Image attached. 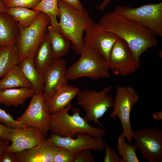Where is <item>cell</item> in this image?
Listing matches in <instances>:
<instances>
[{
	"label": "cell",
	"mask_w": 162,
	"mask_h": 162,
	"mask_svg": "<svg viewBox=\"0 0 162 162\" xmlns=\"http://www.w3.org/2000/svg\"><path fill=\"white\" fill-rule=\"evenodd\" d=\"M3 2V1H4V0H1Z\"/></svg>",
	"instance_id": "obj_40"
},
{
	"label": "cell",
	"mask_w": 162,
	"mask_h": 162,
	"mask_svg": "<svg viewBox=\"0 0 162 162\" xmlns=\"http://www.w3.org/2000/svg\"><path fill=\"white\" fill-rule=\"evenodd\" d=\"M60 148L49 144L46 140L32 148L14 153L17 162H53L56 152Z\"/></svg>",
	"instance_id": "obj_16"
},
{
	"label": "cell",
	"mask_w": 162,
	"mask_h": 162,
	"mask_svg": "<svg viewBox=\"0 0 162 162\" xmlns=\"http://www.w3.org/2000/svg\"><path fill=\"white\" fill-rule=\"evenodd\" d=\"M8 8L4 5L3 2L0 0V12H6Z\"/></svg>",
	"instance_id": "obj_39"
},
{
	"label": "cell",
	"mask_w": 162,
	"mask_h": 162,
	"mask_svg": "<svg viewBox=\"0 0 162 162\" xmlns=\"http://www.w3.org/2000/svg\"><path fill=\"white\" fill-rule=\"evenodd\" d=\"M72 107L70 104L60 111L50 115V130L51 134L72 138H75L76 134L79 132L86 133L98 138L102 137L106 134V129L88 124L80 116L78 109L73 110L72 115L69 114L68 111Z\"/></svg>",
	"instance_id": "obj_3"
},
{
	"label": "cell",
	"mask_w": 162,
	"mask_h": 162,
	"mask_svg": "<svg viewBox=\"0 0 162 162\" xmlns=\"http://www.w3.org/2000/svg\"><path fill=\"white\" fill-rule=\"evenodd\" d=\"M75 136V139L64 137L51 134L46 140L49 144L69 150L76 157L86 149L100 151L105 149V141L102 137H95L82 132L77 133Z\"/></svg>",
	"instance_id": "obj_11"
},
{
	"label": "cell",
	"mask_w": 162,
	"mask_h": 162,
	"mask_svg": "<svg viewBox=\"0 0 162 162\" xmlns=\"http://www.w3.org/2000/svg\"><path fill=\"white\" fill-rule=\"evenodd\" d=\"M90 149L81 152L77 156L74 162H94V156Z\"/></svg>",
	"instance_id": "obj_32"
},
{
	"label": "cell",
	"mask_w": 162,
	"mask_h": 162,
	"mask_svg": "<svg viewBox=\"0 0 162 162\" xmlns=\"http://www.w3.org/2000/svg\"><path fill=\"white\" fill-rule=\"evenodd\" d=\"M113 109L110 115L114 119L118 117L122 129V134L129 143L132 142L134 131L130 122V114L133 107L140 100L139 96L135 90L129 86H119L116 88Z\"/></svg>",
	"instance_id": "obj_8"
},
{
	"label": "cell",
	"mask_w": 162,
	"mask_h": 162,
	"mask_svg": "<svg viewBox=\"0 0 162 162\" xmlns=\"http://www.w3.org/2000/svg\"><path fill=\"white\" fill-rule=\"evenodd\" d=\"M18 87L32 88L22 72L19 65L14 66L0 80V90Z\"/></svg>",
	"instance_id": "obj_24"
},
{
	"label": "cell",
	"mask_w": 162,
	"mask_h": 162,
	"mask_svg": "<svg viewBox=\"0 0 162 162\" xmlns=\"http://www.w3.org/2000/svg\"><path fill=\"white\" fill-rule=\"evenodd\" d=\"M67 64L64 59H54L43 76L44 81L43 95L45 102L57 90L68 84Z\"/></svg>",
	"instance_id": "obj_15"
},
{
	"label": "cell",
	"mask_w": 162,
	"mask_h": 162,
	"mask_svg": "<svg viewBox=\"0 0 162 162\" xmlns=\"http://www.w3.org/2000/svg\"><path fill=\"white\" fill-rule=\"evenodd\" d=\"M43 93H34L26 109L16 120L26 126L37 128L47 137L50 130V114L44 99Z\"/></svg>",
	"instance_id": "obj_12"
},
{
	"label": "cell",
	"mask_w": 162,
	"mask_h": 162,
	"mask_svg": "<svg viewBox=\"0 0 162 162\" xmlns=\"http://www.w3.org/2000/svg\"><path fill=\"white\" fill-rule=\"evenodd\" d=\"M10 137L11 144L5 150L13 153L28 149L41 144L47 138L37 128L27 126L10 128Z\"/></svg>",
	"instance_id": "obj_14"
},
{
	"label": "cell",
	"mask_w": 162,
	"mask_h": 162,
	"mask_svg": "<svg viewBox=\"0 0 162 162\" xmlns=\"http://www.w3.org/2000/svg\"><path fill=\"white\" fill-rule=\"evenodd\" d=\"M20 32L18 22L6 12H0V46L16 44Z\"/></svg>",
	"instance_id": "obj_18"
},
{
	"label": "cell",
	"mask_w": 162,
	"mask_h": 162,
	"mask_svg": "<svg viewBox=\"0 0 162 162\" xmlns=\"http://www.w3.org/2000/svg\"><path fill=\"white\" fill-rule=\"evenodd\" d=\"M58 1L41 0L32 9L45 13L50 17L51 25L58 26L57 17L59 11Z\"/></svg>",
	"instance_id": "obj_27"
},
{
	"label": "cell",
	"mask_w": 162,
	"mask_h": 162,
	"mask_svg": "<svg viewBox=\"0 0 162 162\" xmlns=\"http://www.w3.org/2000/svg\"><path fill=\"white\" fill-rule=\"evenodd\" d=\"M149 29L162 37V2L151 3L136 8L119 6L112 11Z\"/></svg>",
	"instance_id": "obj_7"
},
{
	"label": "cell",
	"mask_w": 162,
	"mask_h": 162,
	"mask_svg": "<svg viewBox=\"0 0 162 162\" xmlns=\"http://www.w3.org/2000/svg\"><path fill=\"white\" fill-rule=\"evenodd\" d=\"M67 5L80 10H83L85 8L81 4L79 0H60Z\"/></svg>",
	"instance_id": "obj_34"
},
{
	"label": "cell",
	"mask_w": 162,
	"mask_h": 162,
	"mask_svg": "<svg viewBox=\"0 0 162 162\" xmlns=\"http://www.w3.org/2000/svg\"><path fill=\"white\" fill-rule=\"evenodd\" d=\"M78 60L67 69L68 80L82 77L93 80L110 76V63L95 50L84 46Z\"/></svg>",
	"instance_id": "obj_4"
},
{
	"label": "cell",
	"mask_w": 162,
	"mask_h": 162,
	"mask_svg": "<svg viewBox=\"0 0 162 162\" xmlns=\"http://www.w3.org/2000/svg\"><path fill=\"white\" fill-rule=\"evenodd\" d=\"M58 6L59 31L64 38L71 42L72 49L80 55L84 48V32L94 22L85 8L79 10L60 0L58 1Z\"/></svg>",
	"instance_id": "obj_2"
},
{
	"label": "cell",
	"mask_w": 162,
	"mask_h": 162,
	"mask_svg": "<svg viewBox=\"0 0 162 162\" xmlns=\"http://www.w3.org/2000/svg\"><path fill=\"white\" fill-rule=\"evenodd\" d=\"M109 63L110 70L114 75L124 76L136 71L141 61L136 58L128 43L118 37L111 49Z\"/></svg>",
	"instance_id": "obj_9"
},
{
	"label": "cell",
	"mask_w": 162,
	"mask_h": 162,
	"mask_svg": "<svg viewBox=\"0 0 162 162\" xmlns=\"http://www.w3.org/2000/svg\"><path fill=\"white\" fill-rule=\"evenodd\" d=\"M152 118L158 121L162 120V111H157L152 114Z\"/></svg>",
	"instance_id": "obj_38"
},
{
	"label": "cell",
	"mask_w": 162,
	"mask_h": 162,
	"mask_svg": "<svg viewBox=\"0 0 162 162\" xmlns=\"http://www.w3.org/2000/svg\"><path fill=\"white\" fill-rule=\"evenodd\" d=\"M10 142V140H7L0 137V156L7 148Z\"/></svg>",
	"instance_id": "obj_36"
},
{
	"label": "cell",
	"mask_w": 162,
	"mask_h": 162,
	"mask_svg": "<svg viewBox=\"0 0 162 162\" xmlns=\"http://www.w3.org/2000/svg\"><path fill=\"white\" fill-rule=\"evenodd\" d=\"M110 86L98 92L95 89L80 91L77 94V104L85 111L83 118L87 122L98 124L106 129L98 119L103 116L110 108L113 107L114 99L109 93L112 88Z\"/></svg>",
	"instance_id": "obj_5"
},
{
	"label": "cell",
	"mask_w": 162,
	"mask_h": 162,
	"mask_svg": "<svg viewBox=\"0 0 162 162\" xmlns=\"http://www.w3.org/2000/svg\"><path fill=\"white\" fill-rule=\"evenodd\" d=\"M54 59L47 33L38 47L33 58L35 67L41 74H44L51 65Z\"/></svg>",
	"instance_id": "obj_22"
},
{
	"label": "cell",
	"mask_w": 162,
	"mask_h": 162,
	"mask_svg": "<svg viewBox=\"0 0 162 162\" xmlns=\"http://www.w3.org/2000/svg\"><path fill=\"white\" fill-rule=\"evenodd\" d=\"M84 32V46L95 50L109 63L111 49L118 37L113 33L104 31L95 22Z\"/></svg>",
	"instance_id": "obj_13"
},
{
	"label": "cell",
	"mask_w": 162,
	"mask_h": 162,
	"mask_svg": "<svg viewBox=\"0 0 162 162\" xmlns=\"http://www.w3.org/2000/svg\"><path fill=\"white\" fill-rule=\"evenodd\" d=\"M80 91L78 88L68 84L57 90L48 100L45 102L50 114L60 111L70 104Z\"/></svg>",
	"instance_id": "obj_17"
},
{
	"label": "cell",
	"mask_w": 162,
	"mask_h": 162,
	"mask_svg": "<svg viewBox=\"0 0 162 162\" xmlns=\"http://www.w3.org/2000/svg\"><path fill=\"white\" fill-rule=\"evenodd\" d=\"M0 123L10 128H16L26 126L14 119L9 113L0 108Z\"/></svg>",
	"instance_id": "obj_29"
},
{
	"label": "cell",
	"mask_w": 162,
	"mask_h": 162,
	"mask_svg": "<svg viewBox=\"0 0 162 162\" xmlns=\"http://www.w3.org/2000/svg\"><path fill=\"white\" fill-rule=\"evenodd\" d=\"M40 12L26 8L12 7L8 8L6 13L18 22L21 28L24 29L34 22Z\"/></svg>",
	"instance_id": "obj_25"
},
{
	"label": "cell",
	"mask_w": 162,
	"mask_h": 162,
	"mask_svg": "<svg viewBox=\"0 0 162 162\" xmlns=\"http://www.w3.org/2000/svg\"><path fill=\"white\" fill-rule=\"evenodd\" d=\"M106 154L103 159L104 162H122V159L118 155L117 152L108 146L104 142Z\"/></svg>",
	"instance_id": "obj_31"
},
{
	"label": "cell",
	"mask_w": 162,
	"mask_h": 162,
	"mask_svg": "<svg viewBox=\"0 0 162 162\" xmlns=\"http://www.w3.org/2000/svg\"><path fill=\"white\" fill-rule=\"evenodd\" d=\"M41 0H4L3 3L7 8L22 7L33 8Z\"/></svg>",
	"instance_id": "obj_28"
},
{
	"label": "cell",
	"mask_w": 162,
	"mask_h": 162,
	"mask_svg": "<svg viewBox=\"0 0 162 162\" xmlns=\"http://www.w3.org/2000/svg\"><path fill=\"white\" fill-rule=\"evenodd\" d=\"M19 63V52L16 44L0 46V79Z\"/></svg>",
	"instance_id": "obj_23"
},
{
	"label": "cell",
	"mask_w": 162,
	"mask_h": 162,
	"mask_svg": "<svg viewBox=\"0 0 162 162\" xmlns=\"http://www.w3.org/2000/svg\"><path fill=\"white\" fill-rule=\"evenodd\" d=\"M34 92L32 88L21 87L0 90V104L8 108L17 107L32 98Z\"/></svg>",
	"instance_id": "obj_19"
},
{
	"label": "cell",
	"mask_w": 162,
	"mask_h": 162,
	"mask_svg": "<svg viewBox=\"0 0 162 162\" xmlns=\"http://www.w3.org/2000/svg\"><path fill=\"white\" fill-rule=\"evenodd\" d=\"M134 144L148 162L162 161V130L154 127L134 131Z\"/></svg>",
	"instance_id": "obj_10"
},
{
	"label": "cell",
	"mask_w": 162,
	"mask_h": 162,
	"mask_svg": "<svg viewBox=\"0 0 162 162\" xmlns=\"http://www.w3.org/2000/svg\"><path fill=\"white\" fill-rule=\"evenodd\" d=\"M10 128L0 123V137L7 140H10Z\"/></svg>",
	"instance_id": "obj_35"
},
{
	"label": "cell",
	"mask_w": 162,
	"mask_h": 162,
	"mask_svg": "<svg viewBox=\"0 0 162 162\" xmlns=\"http://www.w3.org/2000/svg\"><path fill=\"white\" fill-rule=\"evenodd\" d=\"M33 58L32 57L25 58L19 66L25 77L31 84L34 93H43L44 85V76L36 69Z\"/></svg>",
	"instance_id": "obj_20"
},
{
	"label": "cell",
	"mask_w": 162,
	"mask_h": 162,
	"mask_svg": "<svg viewBox=\"0 0 162 162\" xmlns=\"http://www.w3.org/2000/svg\"><path fill=\"white\" fill-rule=\"evenodd\" d=\"M111 1V0H103L101 3L98 8V10L101 11H103Z\"/></svg>",
	"instance_id": "obj_37"
},
{
	"label": "cell",
	"mask_w": 162,
	"mask_h": 162,
	"mask_svg": "<svg viewBox=\"0 0 162 162\" xmlns=\"http://www.w3.org/2000/svg\"><path fill=\"white\" fill-rule=\"evenodd\" d=\"M76 156L71 152L60 148L56 152L53 162H74Z\"/></svg>",
	"instance_id": "obj_30"
},
{
	"label": "cell",
	"mask_w": 162,
	"mask_h": 162,
	"mask_svg": "<svg viewBox=\"0 0 162 162\" xmlns=\"http://www.w3.org/2000/svg\"><path fill=\"white\" fill-rule=\"evenodd\" d=\"M48 34L50 43L53 59L61 58L68 52L70 41L61 33L58 26H48Z\"/></svg>",
	"instance_id": "obj_21"
},
{
	"label": "cell",
	"mask_w": 162,
	"mask_h": 162,
	"mask_svg": "<svg viewBox=\"0 0 162 162\" xmlns=\"http://www.w3.org/2000/svg\"><path fill=\"white\" fill-rule=\"evenodd\" d=\"M0 162H17L14 153L5 150L0 156Z\"/></svg>",
	"instance_id": "obj_33"
},
{
	"label": "cell",
	"mask_w": 162,
	"mask_h": 162,
	"mask_svg": "<svg viewBox=\"0 0 162 162\" xmlns=\"http://www.w3.org/2000/svg\"><path fill=\"white\" fill-rule=\"evenodd\" d=\"M97 23L104 31L124 40L138 60L148 49L158 45L156 35L151 30L112 11L101 16Z\"/></svg>",
	"instance_id": "obj_1"
},
{
	"label": "cell",
	"mask_w": 162,
	"mask_h": 162,
	"mask_svg": "<svg viewBox=\"0 0 162 162\" xmlns=\"http://www.w3.org/2000/svg\"><path fill=\"white\" fill-rule=\"evenodd\" d=\"M50 23V17L40 12L35 20L28 27L23 29L20 27L19 35L16 44L19 54V64L26 57L34 58L40 45L48 33L47 26Z\"/></svg>",
	"instance_id": "obj_6"
},
{
	"label": "cell",
	"mask_w": 162,
	"mask_h": 162,
	"mask_svg": "<svg viewBox=\"0 0 162 162\" xmlns=\"http://www.w3.org/2000/svg\"><path fill=\"white\" fill-rule=\"evenodd\" d=\"M124 135L122 133L118 136L116 149L122 157V162H139L136 153L137 148L134 144L125 142Z\"/></svg>",
	"instance_id": "obj_26"
}]
</instances>
